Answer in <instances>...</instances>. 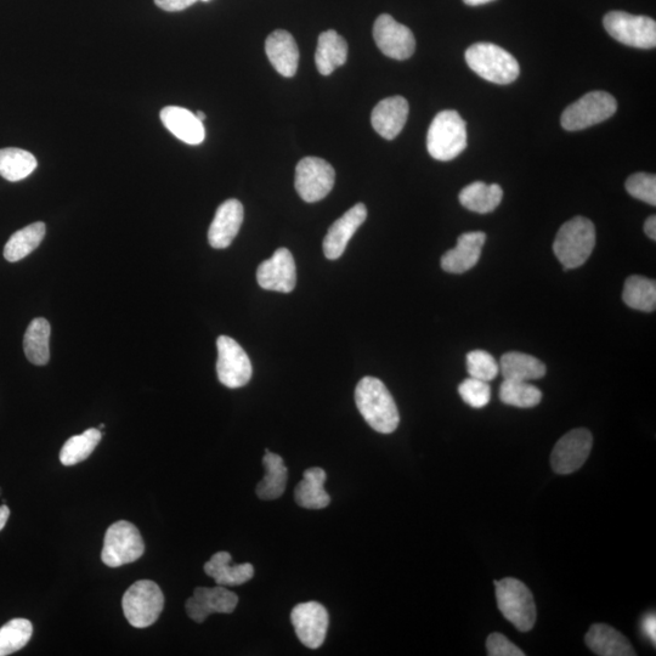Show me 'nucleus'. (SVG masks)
Instances as JSON below:
<instances>
[{
  "label": "nucleus",
  "mask_w": 656,
  "mask_h": 656,
  "mask_svg": "<svg viewBox=\"0 0 656 656\" xmlns=\"http://www.w3.org/2000/svg\"><path fill=\"white\" fill-rule=\"evenodd\" d=\"M603 24L609 35L622 44L638 49L656 47V22L647 16L610 11Z\"/></svg>",
  "instance_id": "1a4fd4ad"
},
{
  "label": "nucleus",
  "mask_w": 656,
  "mask_h": 656,
  "mask_svg": "<svg viewBox=\"0 0 656 656\" xmlns=\"http://www.w3.org/2000/svg\"><path fill=\"white\" fill-rule=\"evenodd\" d=\"M409 111V103L403 96L384 99L372 111V127L382 138L393 140L404 129Z\"/></svg>",
  "instance_id": "aec40b11"
},
{
  "label": "nucleus",
  "mask_w": 656,
  "mask_h": 656,
  "mask_svg": "<svg viewBox=\"0 0 656 656\" xmlns=\"http://www.w3.org/2000/svg\"><path fill=\"white\" fill-rule=\"evenodd\" d=\"M642 630L644 635H646L650 641L655 644L656 641V618L655 614H648L644 616L642 621Z\"/></svg>",
  "instance_id": "79ce46f5"
},
{
  "label": "nucleus",
  "mask_w": 656,
  "mask_h": 656,
  "mask_svg": "<svg viewBox=\"0 0 656 656\" xmlns=\"http://www.w3.org/2000/svg\"><path fill=\"white\" fill-rule=\"evenodd\" d=\"M355 403L372 429L382 434L397 431L400 423L398 406L386 384L375 377H364L355 389Z\"/></svg>",
  "instance_id": "f257e3e1"
},
{
  "label": "nucleus",
  "mask_w": 656,
  "mask_h": 656,
  "mask_svg": "<svg viewBox=\"0 0 656 656\" xmlns=\"http://www.w3.org/2000/svg\"><path fill=\"white\" fill-rule=\"evenodd\" d=\"M217 373L220 383L230 389L245 387L252 378V363L247 353L228 336H220L217 341Z\"/></svg>",
  "instance_id": "9b49d317"
},
{
  "label": "nucleus",
  "mask_w": 656,
  "mask_h": 656,
  "mask_svg": "<svg viewBox=\"0 0 656 656\" xmlns=\"http://www.w3.org/2000/svg\"><path fill=\"white\" fill-rule=\"evenodd\" d=\"M486 649L490 656H524L522 649L513 644L510 639L501 633H491L486 641Z\"/></svg>",
  "instance_id": "ea45409f"
},
{
  "label": "nucleus",
  "mask_w": 656,
  "mask_h": 656,
  "mask_svg": "<svg viewBox=\"0 0 656 656\" xmlns=\"http://www.w3.org/2000/svg\"><path fill=\"white\" fill-rule=\"evenodd\" d=\"M33 635L31 621L26 619L10 620L0 627V656H7L27 646Z\"/></svg>",
  "instance_id": "c9c22d12"
},
{
  "label": "nucleus",
  "mask_w": 656,
  "mask_h": 656,
  "mask_svg": "<svg viewBox=\"0 0 656 656\" xmlns=\"http://www.w3.org/2000/svg\"><path fill=\"white\" fill-rule=\"evenodd\" d=\"M202 2H208V0H202Z\"/></svg>",
  "instance_id": "de8ad7c7"
},
{
  "label": "nucleus",
  "mask_w": 656,
  "mask_h": 656,
  "mask_svg": "<svg viewBox=\"0 0 656 656\" xmlns=\"http://www.w3.org/2000/svg\"><path fill=\"white\" fill-rule=\"evenodd\" d=\"M458 393L465 403L473 409H483L490 403L491 388L489 382L477 380V378H467L458 387Z\"/></svg>",
  "instance_id": "4c0bfd02"
},
{
  "label": "nucleus",
  "mask_w": 656,
  "mask_h": 656,
  "mask_svg": "<svg viewBox=\"0 0 656 656\" xmlns=\"http://www.w3.org/2000/svg\"><path fill=\"white\" fill-rule=\"evenodd\" d=\"M502 197L503 190L500 185L475 182L461 191L460 202L469 211L486 214L494 212L500 206Z\"/></svg>",
  "instance_id": "c85d7f7f"
},
{
  "label": "nucleus",
  "mask_w": 656,
  "mask_h": 656,
  "mask_svg": "<svg viewBox=\"0 0 656 656\" xmlns=\"http://www.w3.org/2000/svg\"><path fill=\"white\" fill-rule=\"evenodd\" d=\"M163 126L175 138L189 145H200L206 138L205 126L194 112L179 106H168L160 113Z\"/></svg>",
  "instance_id": "412c9836"
},
{
  "label": "nucleus",
  "mask_w": 656,
  "mask_h": 656,
  "mask_svg": "<svg viewBox=\"0 0 656 656\" xmlns=\"http://www.w3.org/2000/svg\"><path fill=\"white\" fill-rule=\"evenodd\" d=\"M596 246V228L590 219L575 217L562 225L553 243V252L564 269L580 268Z\"/></svg>",
  "instance_id": "f03ea898"
},
{
  "label": "nucleus",
  "mask_w": 656,
  "mask_h": 656,
  "mask_svg": "<svg viewBox=\"0 0 656 656\" xmlns=\"http://www.w3.org/2000/svg\"><path fill=\"white\" fill-rule=\"evenodd\" d=\"M348 44L336 31L322 32L316 48L315 62L322 76H330L338 67L346 64Z\"/></svg>",
  "instance_id": "a878e982"
},
{
  "label": "nucleus",
  "mask_w": 656,
  "mask_h": 656,
  "mask_svg": "<svg viewBox=\"0 0 656 656\" xmlns=\"http://www.w3.org/2000/svg\"><path fill=\"white\" fill-rule=\"evenodd\" d=\"M373 38L381 52L394 60L410 59L415 53L416 39L409 27L383 14L373 26Z\"/></svg>",
  "instance_id": "ddd939ff"
},
{
  "label": "nucleus",
  "mask_w": 656,
  "mask_h": 656,
  "mask_svg": "<svg viewBox=\"0 0 656 656\" xmlns=\"http://www.w3.org/2000/svg\"><path fill=\"white\" fill-rule=\"evenodd\" d=\"M616 110L618 103L613 95L607 92L587 93L565 109L561 118L562 127L569 132L590 128L607 121Z\"/></svg>",
  "instance_id": "6e6552de"
},
{
  "label": "nucleus",
  "mask_w": 656,
  "mask_h": 656,
  "mask_svg": "<svg viewBox=\"0 0 656 656\" xmlns=\"http://www.w3.org/2000/svg\"><path fill=\"white\" fill-rule=\"evenodd\" d=\"M626 190L639 201L656 206V177L654 174L636 173L626 182Z\"/></svg>",
  "instance_id": "58836bf2"
},
{
  "label": "nucleus",
  "mask_w": 656,
  "mask_h": 656,
  "mask_svg": "<svg viewBox=\"0 0 656 656\" xmlns=\"http://www.w3.org/2000/svg\"><path fill=\"white\" fill-rule=\"evenodd\" d=\"M485 241L486 235L482 231L462 234L456 247L441 258V268L450 274L467 273L478 264Z\"/></svg>",
  "instance_id": "6ab92c4d"
},
{
  "label": "nucleus",
  "mask_w": 656,
  "mask_h": 656,
  "mask_svg": "<svg viewBox=\"0 0 656 656\" xmlns=\"http://www.w3.org/2000/svg\"><path fill=\"white\" fill-rule=\"evenodd\" d=\"M367 218V208L364 203H358L350 208L348 212L336 220L328 229V233L322 243L325 257L330 260H336L342 257L348 246L350 239L356 231L364 224Z\"/></svg>",
  "instance_id": "f3484780"
},
{
  "label": "nucleus",
  "mask_w": 656,
  "mask_h": 656,
  "mask_svg": "<svg viewBox=\"0 0 656 656\" xmlns=\"http://www.w3.org/2000/svg\"><path fill=\"white\" fill-rule=\"evenodd\" d=\"M243 223V206L239 200L231 199L217 209L208 230L209 245L216 250H225L235 240Z\"/></svg>",
  "instance_id": "a211bd4d"
},
{
  "label": "nucleus",
  "mask_w": 656,
  "mask_h": 656,
  "mask_svg": "<svg viewBox=\"0 0 656 656\" xmlns=\"http://www.w3.org/2000/svg\"><path fill=\"white\" fill-rule=\"evenodd\" d=\"M467 126L460 113L445 110L434 117L427 134V149L434 160L448 162L467 147Z\"/></svg>",
  "instance_id": "7ed1b4c3"
},
{
  "label": "nucleus",
  "mask_w": 656,
  "mask_h": 656,
  "mask_svg": "<svg viewBox=\"0 0 656 656\" xmlns=\"http://www.w3.org/2000/svg\"><path fill=\"white\" fill-rule=\"evenodd\" d=\"M144 552V540L139 529L127 520H120L106 531L101 561L107 567L118 568L137 562Z\"/></svg>",
  "instance_id": "0eeeda50"
},
{
  "label": "nucleus",
  "mask_w": 656,
  "mask_h": 656,
  "mask_svg": "<svg viewBox=\"0 0 656 656\" xmlns=\"http://www.w3.org/2000/svg\"><path fill=\"white\" fill-rule=\"evenodd\" d=\"M496 601L503 618L520 632L534 629L536 605L533 593L522 581L506 578L495 581Z\"/></svg>",
  "instance_id": "39448f33"
},
{
  "label": "nucleus",
  "mask_w": 656,
  "mask_h": 656,
  "mask_svg": "<svg viewBox=\"0 0 656 656\" xmlns=\"http://www.w3.org/2000/svg\"><path fill=\"white\" fill-rule=\"evenodd\" d=\"M50 333L52 327L48 320L37 318L31 321L24 337V350L28 361L33 365L44 366L50 359Z\"/></svg>",
  "instance_id": "7c9ffc66"
},
{
  "label": "nucleus",
  "mask_w": 656,
  "mask_h": 656,
  "mask_svg": "<svg viewBox=\"0 0 656 656\" xmlns=\"http://www.w3.org/2000/svg\"><path fill=\"white\" fill-rule=\"evenodd\" d=\"M239 604V597L224 586L197 587L194 595L186 601L189 618L202 624L212 614H231Z\"/></svg>",
  "instance_id": "2eb2a0df"
},
{
  "label": "nucleus",
  "mask_w": 656,
  "mask_h": 656,
  "mask_svg": "<svg viewBox=\"0 0 656 656\" xmlns=\"http://www.w3.org/2000/svg\"><path fill=\"white\" fill-rule=\"evenodd\" d=\"M627 307L652 313L656 308V282L644 276H630L622 292Z\"/></svg>",
  "instance_id": "473e14b6"
},
{
  "label": "nucleus",
  "mask_w": 656,
  "mask_h": 656,
  "mask_svg": "<svg viewBox=\"0 0 656 656\" xmlns=\"http://www.w3.org/2000/svg\"><path fill=\"white\" fill-rule=\"evenodd\" d=\"M103 434L96 428H89L86 432L75 435L66 441L60 452V461L66 467L76 466L86 461L99 445Z\"/></svg>",
  "instance_id": "72a5a7b5"
},
{
  "label": "nucleus",
  "mask_w": 656,
  "mask_h": 656,
  "mask_svg": "<svg viewBox=\"0 0 656 656\" xmlns=\"http://www.w3.org/2000/svg\"><path fill=\"white\" fill-rule=\"evenodd\" d=\"M644 231H646L649 239L656 240V218L655 216L649 217L646 224H644Z\"/></svg>",
  "instance_id": "37998d69"
},
{
  "label": "nucleus",
  "mask_w": 656,
  "mask_h": 656,
  "mask_svg": "<svg viewBox=\"0 0 656 656\" xmlns=\"http://www.w3.org/2000/svg\"><path fill=\"white\" fill-rule=\"evenodd\" d=\"M291 621L299 641L305 647L318 649L324 644L328 630V613L318 602L298 604L291 613Z\"/></svg>",
  "instance_id": "4468645a"
},
{
  "label": "nucleus",
  "mask_w": 656,
  "mask_h": 656,
  "mask_svg": "<svg viewBox=\"0 0 656 656\" xmlns=\"http://www.w3.org/2000/svg\"><path fill=\"white\" fill-rule=\"evenodd\" d=\"M9 516H10L9 507L5 506L4 503L3 506H0V531H2L5 528V525H7Z\"/></svg>",
  "instance_id": "c03bdc74"
},
{
  "label": "nucleus",
  "mask_w": 656,
  "mask_h": 656,
  "mask_svg": "<svg viewBox=\"0 0 656 656\" xmlns=\"http://www.w3.org/2000/svg\"><path fill=\"white\" fill-rule=\"evenodd\" d=\"M257 281L263 290L291 293L297 284V269L292 253L279 248L257 270Z\"/></svg>",
  "instance_id": "dca6fc26"
},
{
  "label": "nucleus",
  "mask_w": 656,
  "mask_h": 656,
  "mask_svg": "<svg viewBox=\"0 0 656 656\" xmlns=\"http://www.w3.org/2000/svg\"><path fill=\"white\" fill-rule=\"evenodd\" d=\"M265 475L257 485V495L260 500L273 501L280 499L286 490L288 471L284 458L265 450L263 457Z\"/></svg>",
  "instance_id": "bb28decb"
},
{
  "label": "nucleus",
  "mask_w": 656,
  "mask_h": 656,
  "mask_svg": "<svg viewBox=\"0 0 656 656\" xmlns=\"http://www.w3.org/2000/svg\"><path fill=\"white\" fill-rule=\"evenodd\" d=\"M587 647L601 656H635L629 639L605 624L591 626L585 637Z\"/></svg>",
  "instance_id": "b1692460"
},
{
  "label": "nucleus",
  "mask_w": 656,
  "mask_h": 656,
  "mask_svg": "<svg viewBox=\"0 0 656 656\" xmlns=\"http://www.w3.org/2000/svg\"><path fill=\"white\" fill-rule=\"evenodd\" d=\"M467 371L469 376L477 380L490 382L499 375L500 365L485 350H473L467 355Z\"/></svg>",
  "instance_id": "e433bc0d"
},
{
  "label": "nucleus",
  "mask_w": 656,
  "mask_h": 656,
  "mask_svg": "<svg viewBox=\"0 0 656 656\" xmlns=\"http://www.w3.org/2000/svg\"><path fill=\"white\" fill-rule=\"evenodd\" d=\"M336 172L319 157H305L296 168V190L308 203L324 200L335 186Z\"/></svg>",
  "instance_id": "9d476101"
},
{
  "label": "nucleus",
  "mask_w": 656,
  "mask_h": 656,
  "mask_svg": "<svg viewBox=\"0 0 656 656\" xmlns=\"http://www.w3.org/2000/svg\"><path fill=\"white\" fill-rule=\"evenodd\" d=\"M500 399L506 405L531 409L541 403L542 392L529 382L505 380L501 384Z\"/></svg>",
  "instance_id": "f704fd0d"
},
{
  "label": "nucleus",
  "mask_w": 656,
  "mask_h": 656,
  "mask_svg": "<svg viewBox=\"0 0 656 656\" xmlns=\"http://www.w3.org/2000/svg\"><path fill=\"white\" fill-rule=\"evenodd\" d=\"M465 58L469 69L491 83L510 84L519 77L518 61L499 45L475 43L467 49Z\"/></svg>",
  "instance_id": "20e7f679"
},
{
  "label": "nucleus",
  "mask_w": 656,
  "mask_h": 656,
  "mask_svg": "<svg viewBox=\"0 0 656 656\" xmlns=\"http://www.w3.org/2000/svg\"><path fill=\"white\" fill-rule=\"evenodd\" d=\"M0 494H2V489H0Z\"/></svg>",
  "instance_id": "09e8293b"
},
{
  "label": "nucleus",
  "mask_w": 656,
  "mask_h": 656,
  "mask_svg": "<svg viewBox=\"0 0 656 656\" xmlns=\"http://www.w3.org/2000/svg\"><path fill=\"white\" fill-rule=\"evenodd\" d=\"M197 0H155L158 8L168 11V13H177L194 5Z\"/></svg>",
  "instance_id": "a19ab883"
},
{
  "label": "nucleus",
  "mask_w": 656,
  "mask_h": 656,
  "mask_svg": "<svg viewBox=\"0 0 656 656\" xmlns=\"http://www.w3.org/2000/svg\"><path fill=\"white\" fill-rule=\"evenodd\" d=\"M45 233L47 228L42 222L33 223L16 231L4 247V258L10 263H16L30 256L41 245Z\"/></svg>",
  "instance_id": "c756f323"
},
{
  "label": "nucleus",
  "mask_w": 656,
  "mask_h": 656,
  "mask_svg": "<svg viewBox=\"0 0 656 656\" xmlns=\"http://www.w3.org/2000/svg\"><path fill=\"white\" fill-rule=\"evenodd\" d=\"M500 371L507 381L529 382L546 376V365L529 354L512 352L502 356Z\"/></svg>",
  "instance_id": "cd10ccee"
},
{
  "label": "nucleus",
  "mask_w": 656,
  "mask_h": 656,
  "mask_svg": "<svg viewBox=\"0 0 656 656\" xmlns=\"http://www.w3.org/2000/svg\"><path fill=\"white\" fill-rule=\"evenodd\" d=\"M37 166L36 157L31 152L15 147L0 150V177L8 182H21L30 177Z\"/></svg>",
  "instance_id": "2f4dec72"
},
{
  "label": "nucleus",
  "mask_w": 656,
  "mask_h": 656,
  "mask_svg": "<svg viewBox=\"0 0 656 656\" xmlns=\"http://www.w3.org/2000/svg\"><path fill=\"white\" fill-rule=\"evenodd\" d=\"M265 52L274 69L281 76L291 78L296 75L299 64V49L296 39L290 32L277 30L267 38Z\"/></svg>",
  "instance_id": "4be33fe9"
},
{
  "label": "nucleus",
  "mask_w": 656,
  "mask_h": 656,
  "mask_svg": "<svg viewBox=\"0 0 656 656\" xmlns=\"http://www.w3.org/2000/svg\"><path fill=\"white\" fill-rule=\"evenodd\" d=\"M196 117L199 118L201 122H205L206 120V115L202 111L196 112L195 113Z\"/></svg>",
  "instance_id": "49530a36"
},
{
  "label": "nucleus",
  "mask_w": 656,
  "mask_h": 656,
  "mask_svg": "<svg viewBox=\"0 0 656 656\" xmlns=\"http://www.w3.org/2000/svg\"><path fill=\"white\" fill-rule=\"evenodd\" d=\"M463 2L467 5H471V7H477V5L488 4L494 2V0H463Z\"/></svg>",
  "instance_id": "a18cd8bd"
},
{
  "label": "nucleus",
  "mask_w": 656,
  "mask_h": 656,
  "mask_svg": "<svg viewBox=\"0 0 656 656\" xmlns=\"http://www.w3.org/2000/svg\"><path fill=\"white\" fill-rule=\"evenodd\" d=\"M327 474L320 467L309 468L303 474V480L294 491V499L298 506L307 510H324L331 503L324 485Z\"/></svg>",
  "instance_id": "393cba45"
},
{
  "label": "nucleus",
  "mask_w": 656,
  "mask_h": 656,
  "mask_svg": "<svg viewBox=\"0 0 656 656\" xmlns=\"http://www.w3.org/2000/svg\"><path fill=\"white\" fill-rule=\"evenodd\" d=\"M164 596L154 581L140 580L130 586L122 599V608L130 625L146 629L160 618Z\"/></svg>",
  "instance_id": "423d86ee"
},
{
  "label": "nucleus",
  "mask_w": 656,
  "mask_h": 656,
  "mask_svg": "<svg viewBox=\"0 0 656 656\" xmlns=\"http://www.w3.org/2000/svg\"><path fill=\"white\" fill-rule=\"evenodd\" d=\"M205 573L219 586H240L253 579L254 568L250 563L233 564L228 552H218L205 564Z\"/></svg>",
  "instance_id": "5701e85b"
},
{
  "label": "nucleus",
  "mask_w": 656,
  "mask_h": 656,
  "mask_svg": "<svg viewBox=\"0 0 656 656\" xmlns=\"http://www.w3.org/2000/svg\"><path fill=\"white\" fill-rule=\"evenodd\" d=\"M592 446V434L585 428L574 429L565 434L552 451L553 471L563 475L578 471L590 456Z\"/></svg>",
  "instance_id": "f8f14e48"
}]
</instances>
